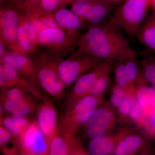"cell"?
<instances>
[{
	"label": "cell",
	"mask_w": 155,
	"mask_h": 155,
	"mask_svg": "<svg viewBox=\"0 0 155 155\" xmlns=\"http://www.w3.org/2000/svg\"><path fill=\"white\" fill-rule=\"evenodd\" d=\"M123 31L110 21L91 25L78 41V51L100 60H125L134 51Z\"/></svg>",
	"instance_id": "cell-1"
},
{
	"label": "cell",
	"mask_w": 155,
	"mask_h": 155,
	"mask_svg": "<svg viewBox=\"0 0 155 155\" xmlns=\"http://www.w3.org/2000/svg\"><path fill=\"white\" fill-rule=\"evenodd\" d=\"M152 0H125L110 17V22L130 37L135 36L147 17Z\"/></svg>",
	"instance_id": "cell-2"
},
{
	"label": "cell",
	"mask_w": 155,
	"mask_h": 155,
	"mask_svg": "<svg viewBox=\"0 0 155 155\" xmlns=\"http://www.w3.org/2000/svg\"><path fill=\"white\" fill-rule=\"evenodd\" d=\"M104 96L87 95L69 107L60 125L62 135L75 136L79 128L85 125L91 116L104 102Z\"/></svg>",
	"instance_id": "cell-3"
},
{
	"label": "cell",
	"mask_w": 155,
	"mask_h": 155,
	"mask_svg": "<svg viewBox=\"0 0 155 155\" xmlns=\"http://www.w3.org/2000/svg\"><path fill=\"white\" fill-rule=\"evenodd\" d=\"M61 61L57 56L44 53L38 56L35 62L38 83L45 91L53 97L60 95L66 86L58 72Z\"/></svg>",
	"instance_id": "cell-4"
},
{
	"label": "cell",
	"mask_w": 155,
	"mask_h": 155,
	"mask_svg": "<svg viewBox=\"0 0 155 155\" xmlns=\"http://www.w3.org/2000/svg\"><path fill=\"white\" fill-rule=\"evenodd\" d=\"M102 61L77 51L68 59L61 61L58 67L59 75L66 86L70 85L81 75L96 67Z\"/></svg>",
	"instance_id": "cell-5"
},
{
	"label": "cell",
	"mask_w": 155,
	"mask_h": 155,
	"mask_svg": "<svg viewBox=\"0 0 155 155\" xmlns=\"http://www.w3.org/2000/svg\"><path fill=\"white\" fill-rule=\"evenodd\" d=\"M115 108L110 103L103 102L85 123L86 133L93 139L107 134L116 122Z\"/></svg>",
	"instance_id": "cell-6"
},
{
	"label": "cell",
	"mask_w": 155,
	"mask_h": 155,
	"mask_svg": "<svg viewBox=\"0 0 155 155\" xmlns=\"http://www.w3.org/2000/svg\"><path fill=\"white\" fill-rule=\"evenodd\" d=\"M78 38L66 33L60 27L46 28L38 33L37 44L48 48L53 53L63 54L77 46Z\"/></svg>",
	"instance_id": "cell-7"
},
{
	"label": "cell",
	"mask_w": 155,
	"mask_h": 155,
	"mask_svg": "<svg viewBox=\"0 0 155 155\" xmlns=\"http://www.w3.org/2000/svg\"><path fill=\"white\" fill-rule=\"evenodd\" d=\"M114 62L111 60H104L98 65L80 76L75 81L69 98V107L81 98L87 95L97 79L101 75L111 72Z\"/></svg>",
	"instance_id": "cell-8"
},
{
	"label": "cell",
	"mask_w": 155,
	"mask_h": 155,
	"mask_svg": "<svg viewBox=\"0 0 155 155\" xmlns=\"http://www.w3.org/2000/svg\"><path fill=\"white\" fill-rule=\"evenodd\" d=\"M19 139L22 152L25 154H49V142L40 129L37 122H30Z\"/></svg>",
	"instance_id": "cell-9"
},
{
	"label": "cell",
	"mask_w": 155,
	"mask_h": 155,
	"mask_svg": "<svg viewBox=\"0 0 155 155\" xmlns=\"http://www.w3.org/2000/svg\"><path fill=\"white\" fill-rule=\"evenodd\" d=\"M19 20V15L12 9H6L1 11V39L13 51L23 54L17 40V30Z\"/></svg>",
	"instance_id": "cell-10"
},
{
	"label": "cell",
	"mask_w": 155,
	"mask_h": 155,
	"mask_svg": "<svg viewBox=\"0 0 155 155\" xmlns=\"http://www.w3.org/2000/svg\"><path fill=\"white\" fill-rule=\"evenodd\" d=\"M130 129L123 128L116 133L101 136L91 139L88 147L87 153L91 155L113 154L119 142L130 134Z\"/></svg>",
	"instance_id": "cell-11"
},
{
	"label": "cell",
	"mask_w": 155,
	"mask_h": 155,
	"mask_svg": "<svg viewBox=\"0 0 155 155\" xmlns=\"http://www.w3.org/2000/svg\"><path fill=\"white\" fill-rule=\"evenodd\" d=\"M1 59L2 63L10 65L22 77L35 84L38 83L35 64L25 54L12 51L6 53Z\"/></svg>",
	"instance_id": "cell-12"
},
{
	"label": "cell",
	"mask_w": 155,
	"mask_h": 155,
	"mask_svg": "<svg viewBox=\"0 0 155 155\" xmlns=\"http://www.w3.org/2000/svg\"><path fill=\"white\" fill-rule=\"evenodd\" d=\"M81 143L75 136L56 135L50 141L49 154L51 155H86Z\"/></svg>",
	"instance_id": "cell-13"
},
{
	"label": "cell",
	"mask_w": 155,
	"mask_h": 155,
	"mask_svg": "<svg viewBox=\"0 0 155 155\" xmlns=\"http://www.w3.org/2000/svg\"><path fill=\"white\" fill-rule=\"evenodd\" d=\"M37 123L40 129L49 142L57 132V113L49 103L46 102L39 109Z\"/></svg>",
	"instance_id": "cell-14"
},
{
	"label": "cell",
	"mask_w": 155,
	"mask_h": 155,
	"mask_svg": "<svg viewBox=\"0 0 155 155\" xmlns=\"http://www.w3.org/2000/svg\"><path fill=\"white\" fill-rule=\"evenodd\" d=\"M54 17L60 28L67 29L68 33L77 37L78 31L82 27L84 22L72 10L60 9L55 13Z\"/></svg>",
	"instance_id": "cell-15"
},
{
	"label": "cell",
	"mask_w": 155,
	"mask_h": 155,
	"mask_svg": "<svg viewBox=\"0 0 155 155\" xmlns=\"http://www.w3.org/2000/svg\"><path fill=\"white\" fill-rule=\"evenodd\" d=\"M140 43L155 56V14L147 17L135 35Z\"/></svg>",
	"instance_id": "cell-16"
},
{
	"label": "cell",
	"mask_w": 155,
	"mask_h": 155,
	"mask_svg": "<svg viewBox=\"0 0 155 155\" xmlns=\"http://www.w3.org/2000/svg\"><path fill=\"white\" fill-rule=\"evenodd\" d=\"M145 145V140L142 137L130 133L119 142L113 155H134L143 149Z\"/></svg>",
	"instance_id": "cell-17"
},
{
	"label": "cell",
	"mask_w": 155,
	"mask_h": 155,
	"mask_svg": "<svg viewBox=\"0 0 155 155\" xmlns=\"http://www.w3.org/2000/svg\"><path fill=\"white\" fill-rule=\"evenodd\" d=\"M136 99L143 108L146 116L155 107V89L142 84L135 89Z\"/></svg>",
	"instance_id": "cell-18"
},
{
	"label": "cell",
	"mask_w": 155,
	"mask_h": 155,
	"mask_svg": "<svg viewBox=\"0 0 155 155\" xmlns=\"http://www.w3.org/2000/svg\"><path fill=\"white\" fill-rule=\"evenodd\" d=\"M113 4L104 0H95L85 21L91 25L103 22L111 11Z\"/></svg>",
	"instance_id": "cell-19"
},
{
	"label": "cell",
	"mask_w": 155,
	"mask_h": 155,
	"mask_svg": "<svg viewBox=\"0 0 155 155\" xmlns=\"http://www.w3.org/2000/svg\"><path fill=\"white\" fill-rule=\"evenodd\" d=\"M142 55L143 60L140 63L145 78L155 89V56L147 48L142 52Z\"/></svg>",
	"instance_id": "cell-20"
},
{
	"label": "cell",
	"mask_w": 155,
	"mask_h": 155,
	"mask_svg": "<svg viewBox=\"0 0 155 155\" xmlns=\"http://www.w3.org/2000/svg\"><path fill=\"white\" fill-rule=\"evenodd\" d=\"M1 121L2 125L14 136L21 135L29 125L28 120L25 117H6Z\"/></svg>",
	"instance_id": "cell-21"
},
{
	"label": "cell",
	"mask_w": 155,
	"mask_h": 155,
	"mask_svg": "<svg viewBox=\"0 0 155 155\" xmlns=\"http://www.w3.org/2000/svg\"><path fill=\"white\" fill-rule=\"evenodd\" d=\"M124 61L125 60H121L114 62L113 69L115 74L116 84L124 89L128 94L129 88Z\"/></svg>",
	"instance_id": "cell-22"
},
{
	"label": "cell",
	"mask_w": 155,
	"mask_h": 155,
	"mask_svg": "<svg viewBox=\"0 0 155 155\" xmlns=\"http://www.w3.org/2000/svg\"><path fill=\"white\" fill-rule=\"evenodd\" d=\"M17 40L23 54L34 51L36 44L31 40L25 28L19 22L17 30Z\"/></svg>",
	"instance_id": "cell-23"
},
{
	"label": "cell",
	"mask_w": 155,
	"mask_h": 155,
	"mask_svg": "<svg viewBox=\"0 0 155 155\" xmlns=\"http://www.w3.org/2000/svg\"><path fill=\"white\" fill-rule=\"evenodd\" d=\"M110 72H107L101 75L92 86L87 95L104 96V94L110 86Z\"/></svg>",
	"instance_id": "cell-24"
},
{
	"label": "cell",
	"mask_w": 155,
	"mask_h": 155,
	"mask_svg": "<svg viewBox=\"0 0 155 155\" xmlns=\"http://www.w3.org/2000/svg\"><path fill=\"white\" fill-rule=\"evenodd\" d=\"M94 1L84 0L74 2L72 5V11L84 22Z\"/></svg>",
	"instance_id": "cell-25"
},
{
	"label": "cell",
	"mask_w": 155,
	"mask_h": 155,
	"mask_svg": "<svg viewBox=\"0 0 155 155\" xmlns=\"http://www.w3.org/2000/svg\"><path fill=\"white\" fill-rule=\"evenodd\" d=\"M129 96L131 101V110L129 119L133 122H135L142 126L145 118V113L144 110L139 104L136 99L135 95Z\"/></svg>",
	"instance_id": "cell-26"
},
{
	"label": "cell",
	"mask_w": 155,
	"mask_h": 155,
	"mask_svg": "<svg viewBox=\"0 0 155 155\" xmlns=\"http://www.w3.org/2000/svg\"><path fill=\"white\" fill-rule=\"evenodd\" d=\"M34 109L33 103L29 98H27L22 102L16 103V107L11 115L16 117H25L32 112Z\"/></svg>",
	"instance_id": "cell-27"
},
{
	"label": "cell",
	"mask_w": 155,
	"mask_h": 155,
	"mask_svg": "<svg viewBox=\"0 0 155 155\" xmlns=\"http://www.w3.org/2000/svg\"><path fill=\"white\" fill-rule=\"evenodd\" d=\"M127 95V92L124 89L116 84L111 91L110 103L114 108L118 109Z\"/></svg>",
	"instance_id": "cell-28"
},
{
	"label": "cell",
	"mask_w": 155,
	"mask_h": 155,
	"mask_svg": "<svg viewBox=\"0 0 155 155\" xmlns=\"http://www.w3.org/2000/svg\"><path fill=\"white\" fill-rule=\"evenodd\" d=\"M5 97L16 104L21 103L26 100L28 97L24 94V92L17 86L10 87L6 91Z\"/></svg>",
	"instance_id": "cell-29"
},
{
	"label": "cell",
	"mask_w": 155,
	"mask_h": 155,
	"mask_svg": "<svg viewBox=\"0 0 155 155\" xmlns=\"http://www.w3.org/2000/svg\"><path fill=\"white\" fill-rule=\"evenodd\" d=\"M131 108V99L128 95L122 102L121 106L117 109L119 118L124 121L129 119Z\"/></svg>",
	"instance_id": "cell-30"
},
{
	"label": "cell",
	"mask_w": 155,
	"mask_h": 155,
	"mask_svg": "<svg viewBox=\"0 0 155 155\" xmlns=\"http://www.w3.org/2000/svg\"><path fill=\"white\" fill-rule=\"evenodd\" d=\"M142 126H144L150 133H155V107L148 114L145 118Z\"/></svg>",
	"instance_id": "cell-31"
},
{
	"label": "cell",
	"mask_w": 155,
	"mask_h": 155,
	"mask_svg": "<svg viewBox=\"0 0 155 155\" xmlns=\"http://www.w3.org/2000/svg\"><path fill=\"white\" fill-rule=\"evenodd\" d=\"M37 17L41 23L43 29L46 28H58L59 27L56 22L54 16L50 15H41L38 16Z\"/></svg>",
	"instance_id": "cell-32"
},
{
	"label": "cell",
	"mask_w": 155,
	"mask_h": 155,
	"mask_svg": "<svg viewBox=\"0 0 155 155\" xmlns=\"http://www.w3.org/2000/svg\"><path fill=\"white\" fill-rule=\"evenodd\" d=\"M60 2V0H41V6L44 11L51 12L57 8Z\"/></svg>",
	"instance_id": "cell-33"
},
{
	"label": "cell",
	"mask_w": 155,
	"mask_h": 155,
	"mask_svg": "<svg viewBox=\"0 0 155 155\" xmlns=\"http://www.w3.org/2000/svg\"><path fill=\"white\" fill-rule=\"evenodd\" d=\"M12 134L2 125L0 126V146L3 147L11 140Z\"/></svg>",
	"instance_id": "cell-34"
},
{
	"label": "cell",
	"mask_w": 155,
	"mask_h": 155,
	"mask_svg": "<svg viewBox=\"0 0 155 155\" xmlns=\"http://www.w3.org/2000/svg\"><path fill=\"white\" fill-rule=\"evenodd\" d=\"M5 45V44L3 41L2 39L1 38V41H0V57H1V58H2L6 53Z\"/></svg>",
	"instance_id": "cell-35"
},
{
	"label": "cell",
	"mask_w": 155,
	"mask_h": 155,
	"mask_svg": "<svg viewBox=\"0 0 155 155\" xmlns=\"http://www.w3.org/2000/svg\"><path fill=\"white\" fill-rule=\"evenodd\" d=\"M104 1L112 3V4H114V3H115L123 2V1H124L125 0H104Z\"/></svg>",
	"instance_id": "cell-36"
},
{
	"label": "cell",
	"mask_w": 155,
	"mask_h": 155,
	"mask_svg": "<svg viewBox=\"0 0 155 155\" xmlns=\"http://www.w3.org/2000/svg\"><path fill=\"white\" fill-rule=\"evenodd\" d=\"M150 7H151L152 8L153 11V13L155 14V0H152Z\"/></svg>",
	"instance_id": "cell-37"
},
{
	"label": "cell",
	"mask_w": 155,
	"mask_h": 155,
	"mask_svg": "<svg viewBox=\"0 0 155 155\" xmlns=\"http://www.w3.org/2000/svg\"><path fill=\"white\" fill-rule=\"evenodd\" d=\"M31 2H38V0H31Z\"/></svg>",
	"instance_id": "cell-38"
},
{
	"label": "cell",
	"mask_w": 155,
	"mask_h": 155,
	"mask_svg": "<svg viewBox=\"0 0 155 155\" xmlns=\"http://www.w3.org/2000/svg\"><path fill=\"white\" fill-rule=\"evenodd\" d=\"M72 1H74V2H76V1H84V0H72Z\"/></svg>",
	"instance_id": "cell-39"
},
{
	"label": "cell",
	"mask_w": 155,
	"mask_h": 155,
	"mask_svg": "<svg viewBox=\"0 0 155 155\" xmlns=\"http://www.w3.org/2000/svg\"><path fill=\"white\" fill-rule=\"evenodd\" d=\"M154 135L155 136V133L154 134Z\"/></svg>",
	"instance_id": "cell-40"
}]
</instances>
